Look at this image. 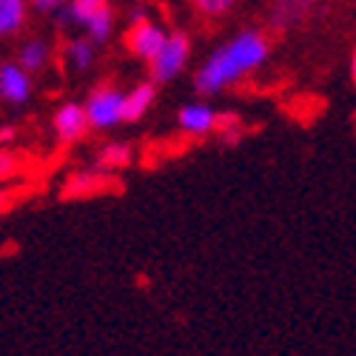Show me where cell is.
I'll use <instances>...</instances> for the list:
<instances>
[{"label": "cell", "instance_id": "obj_1", "mask_svg": "<svg viewBox=\"0 0 356 356\" xmlns=\"http://www.w3.org/2000/svg\"><path fill=\"white\" fill-rule=\"evenodd\" d=\"M271 57V40L262 29H240L220 43L194 72V92L200 97H217L231 86L259 72Z\"/></svg>", "mask_w": 356, "mask_h": 356}, {"label": "cell", "instance_id": "obj_2", "mask_svg": "<svg viewBox=\"0 0 356 356\" xmlns=\"http://www.w3.org/2000/svg\"><path fill=\"white\" fill-rule=\"evenodd\" d=\"M123 103H126V92L117 88L114 83H97L88 88V95L83 100L88 123L92 131H111L117 126H123Z\"/></svg>", "mask_w": 356, "mask_h": 356}, {"label": "cell", "instance_id": "obj_3", "mask_svg": "<svg viewBox=\"0 0 356 356\" xmlns=\"http://www.w3.org/2000/svg\"><path fill=\"white\" fill-rule=\"evenodd\" d=\"M191 51H194L191 35L186 32V29H174V32L168 35V40H165V46H163V51L157 54V60L148 66V69H152V80L157 86L174 83L177 77L188 69Z\"/></svg>", "mask_w": 356, "mask_h": 356}, {"label": "cell", "instance_id": "obj_4", "mask_svg": "<svg viewBox=\"0 0 356 356\" xmlns=\"http://www.w3.org/2000/svg\"><path fill=\"white\" fill-rule=\"evenodd\" d=\"M168 35H171V32H168V29H165L160 20L145 17V20H140V23H129L126 46H129V51L137 57L140 63L152 66V63L157 60V54L163 51Z\"/></svg>", "mask_w": 356, "mask_h": 356}, {"label": "cell", "instance_id": "obj_5", "mask_svg": "<svg viewBox=\"0 0 356 356\" xmlns=\"http://www.w3.org/2000/svg\"><path fill=\"white\" fill-rule=\"evenodd\" d=\"M111 191H120V183H117L114 174L100 171V168H77L60 186L63 200H92V197L111 194Z\"/></svg>", "mask_w": 356, "mask_h": 356}, {"label": "cell", "instance_id": "obj_6", "mask_svg": "<svg viewBox=\"0 0 356 356\" xmlns=\"http://www.w3.org/2000/svg\"><path fill=\"white\" fill-rule=\"evenodd\" d=\"M51 131H54V137L60 140L63 145L80 143L88 131H92V123H88L86 106L77 103V100L60 103V106L54 108V114H51Z\"/></svg>", "mask_w": 356, "mask_h": 356}, {"label": "cell", "instance_id": "obj_7", "mask_svg": "<svg viewBox=\"0 0 356 356\" xmlns=\"http://www.w3.org/2000/svg\"><path fill=\"white\" fill-rule=\"evenodd\" d=\"M319 6V0H271L268 12H265V26L277 35L293 32L296 26H302L314 9Z\"/></svg>", "mask_w": 356, "mask_h": 356}, {"label": "cell", "instance_id": "obj_8", "mask_svg": "<svg viewBox=\"0 0 356 356\" xmlns=\"http://www.w3.org/2000/svg\"><path fill=\"white\" fill-rule=\"evenodd\" d=\"M35 95V74H29L17 60L0 66V100L6 106H26Z\"/></svg>", "mask_w": 356, "mask_h": 356}, {"label": "cell", "instance_id": "obj_9", "mask_svg": "<svg viewBox=\"0 0 356 356\" xmlns=\"http://www.w3.org/2000/svg\"><path fill=\"white\" fill-rule=\"evenodd\" d=\"M217 117L220 111L205 103V100H194V103H186L177 111V129L188 137H209L217 131Z\"/></svg>", "mask_w": 356, "mask_h": 356}, {"label": "cell", "instance_id": "obj_10", "mask_svg": "<svg viewBox=\"0 0 356 356\" xmlns=\"http://www.w3.org/2000/svg\"><path fill=\"white\" fill-rule=\"evenodd\" d=\"M157 83L148 77V80H140L134 83L129 92H126V103H123V120L126 123H140L143 117L152 111V106L157 103Z\"/></svg>", "mask_w": 356, "mask_h": 356}, {"label": "cell", "instance_id": "obj_11", "mask_svg": "<svg viewBox=\"0 0 356 356\" xmlns=\"http://www.w3.org/2000/svg\"><path fill=\"white\" fill-rule=\"evenodd\" d=\"M108 6H111L108 0H69V3L54 15V20H57L60 29H86Z\"/></svg>", "mask_w": 356, "mask_h": 356}, {"label": "cell", "instance_id": "obj_12", "mask_svg": "<svg viewBox=\"0 0 356 356\" xmlns=\"http://www.w3.org/2000/svg\"><path fill=\"white\" fill-rule=\"evenodd\" d=\"M131 165H134V148H131V143H123V140L100 145L95 154V168L108 171V174H120Z\"/></svg>", "mask_w": 356, "mask_h": 356}, {"label": "cell", "instance_id": "obj_13", "mask_svg": "<svg viewBox=\"0 0 356 356\" xmlns=\"http://www.w3.org/2000/svg\"><path fill=\"white\" fill-rule=\"evenodd\" d=\"M17 63L29 74H40L51 63V43L46 38H29L17 49Z\"/></svg>", "mask_w": 356, "mask_h": 356}, {"label": "cell", "instance_id": "obj_14", "mask_svg": "<svg viewBox=\"0 0 356 356\" xmlns=\"http://www.w3.org/2000/svg\"><path fill=\"white\" fill-rule=\"evenodd\" d=\"M32 0H0V40L15 38L29 20Z\"/></svg>", "mask_w": 356, "mask_h": 356}, {"label": "cell", "instance_id": "obj_15", "mask_svg": "<svg viewBox=\"0 0 356 356\" xmlns=\"http://www.w3.org/2000/svg\"><path fill=\"white\" fill-rule=\"evenodd\" d=\"M97 43H92L86 35L83 38H74L66 43V60H69V69L83 74V72H92L95 63H97Z\"/></svg>", "mask_w": 356, "mask_h": 356}, {"label": "cell", "instance_id": "obj_16", "mask_svg": "<svg viewBox=\"0 0 356 356\" xmlns=\"http://www.w3.org/2000/svg\"><path fill=\"white\" fill-rule=\"evenodd\" d=\"M83 35L92 40V43H97V46H106V43L114 38V9L108 6L106 12H100L92 23L83 29Z\"/></svg>", "mask_w": 356, "mask_h": 356}, {"label": "cell", "instance_id": "obj_17", "mask_svg": "<svg viewBox=\"0 0 356 356\" xmlns=\"http://www.w3.org/2000/svg\"><path fill=\"white\" fill-rule=\"evenodd\" d=\"M240 0H194V12L205 20H220L225 17Z\"/></svg>", "mask_w": 356, "mask_h": 356}, {"label": "cell", "instance_id": "obj_18", "mask_svg": "<svg viewBox=\"0 0 356 356\" xmlns=\"http://www.w3.org/2000/svg\"><path fill=\"white\" fill-rule=\"evenodd\" d=\"M240 126H243V117L236 114V111H220V117H217V134L234 131V129H240Z\"/></svg>", "mask_w": 356, "mask_h": 356}, {"label": "cell", "instance_id": "obj_19", "mask_svg": "<svg viewBox=\"0 0 356 356\" xmlns=\"http://www.w3.org/2000/svg\"><path fill=\"white\" fill-rule=\"evenodd\" d=\"M66 3H69V0H32V9H35L38 15H49V17H54Z\"/></svg>", "mask_w": 356, "mask_h": 356}, {"label": "cell", "instance_id": "obj_20", "mask_svg": "<svg viewBox=\"0 0 356 356\" xmlns=\"http://www.w3.org/2000/svg\"><path fill=\"white\" fill-rule=\"evenodd\" d=\"M17 157L12 152H0V180H6V177H12L17 171Z\"/></svg>", "mask_w": 356, "mask_h": 356}, {"label": "cell", "instance_id": "obj_21", "mask_svg": "<svg viewBox=\"0 0 356 356\" xmlns=\"http://www.w3.org/2000/svg\"><path fill=\"white\" fill-rule=\"evenodd\" d=\"M17 140V129L15 126H0V145H9Z\"/></svg>", "mask_w": 356, "mask_h": 356}, {"label": "cell", "instance_id": "obj_22", "mask_svg": "<svg viewBox=\"0 0 356 356\" xmlns=\"http://www.w3.org/2000/svg\"><path fill=\"white\" fill-rule=\"evenodd\" d=\"M145 17H152L145 6H131V12H129V23H140V20H145Z\"/></svg>", "mask_w": 356, "mask_h": 356}, {"label": "cell", "instance_id": "obj_23", "mask_svg": "<svg viewBox=\"0 0 356 356\" xmlns=\"http://www.w3.org/2000/svg\"><path fill=\"white\" fill-rule=\"evenodd\" d=\"M222 140H225V145H234V143H240V137H243V129H234V131H225V134H220Z\"/></svg>", "mask_w": 356, "mask_h": 356}, {"label": "cell", "instance_id": "obj_24", "mask_svg": "<svg viewBox=\"0 0 356 356\" xmlns=\"http://www.w3.org/2000/svg\"><path fill=\"white\" fill-rule=\"evenodd\" d=\"M350 80L356 83V51L350 54Z\"/></svg>", "mask_w": 356, "mask_h": 356}, {"label": "cell", "instance_id": "obj_25", "mask_svg": "<svg viewBox=\"0 0 356 356\" xmlns=\"http://www.w3.org/2000/svg\"><path fill=\"white\" fill-rule=\"evenodd\" d=\"M0 66H3V60H0Z\"/></svg>", "mask_w": 356, "mask_h": 356}]
</instances>
